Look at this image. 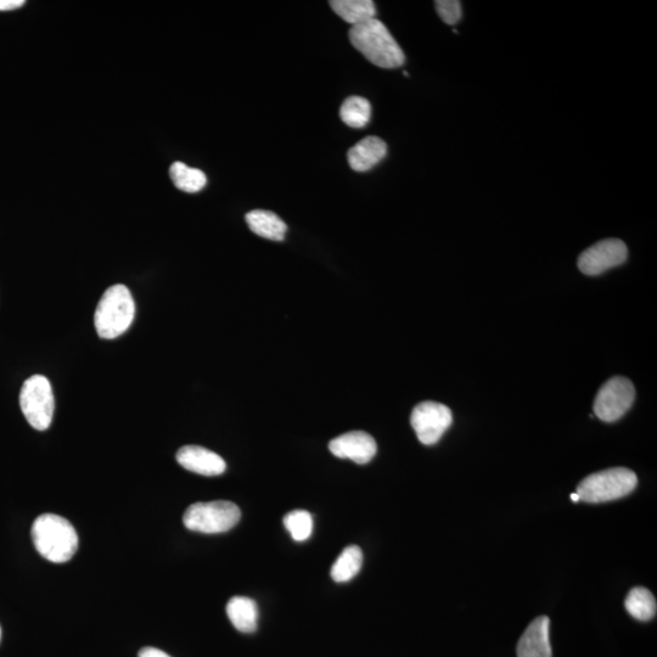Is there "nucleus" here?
Segmentation results:
<instances>
[{
    "label": "nucleus",
    "instance_id": "f257e3e1",
    "mask_svg": "<svg viewBox=\"0 0 657 657\" xmlns=\"http://www.w3.org/2000/svg\"><path fill=\"white\" fill-rule=\"evenodd\" d=\"M348 37L352 46L362 53L365 59L381 69H397L406 61L400 44L383 22L376 18L352 26Z\"/></svg>",
    "mask_w": 657,
    "mask_h": 657
},
{
    "label": "nucleus",
    "instance_id": "f03ea898",
    "mask_svg": "<svg viewBox=\"0 0 657 657\" xmlns=\"http://www.w3.org/2000/svg\"><path fill=\"white\" fill-rule=\"evenodd\" d=\"M37 552L54 564H64L78 549V535L69 520L55 514L38 516L32 526Z\"/></svg>",
    "mask_w": 657,
    "mask_h": 657
},
{
    "label": "nucleus",
    "instance_id": "7ed1b4c3",
    "mask_svg": "<svg viewBox=\"0 0 657 657\" xmlns=\"http://www.w3.org/2000/svg\"><path fill=\"white\" fill-rule=\"evenodd\" d=\"M136 316V302L126 285L110 286L104 292L94 314L100 339L112 340L126 333Z\"/></svg>",
    "mask_w": 657,
    "mask_h": 657
},
{
    "label": "nucleus",
    "instance_id": "20e7f679",
    "mask_svg": "<svg viewBox=\"0 0 657 657\" xmlns=\"http://www.w3.org/2000/svg\"><path fill=\"white\" fill-rule=\"evenodd\" d=\"M638 485L637 475L626 468H614L589 475L577 487L580 501L604 503L628 496Z\"/></svg>",
    "mask_w": 657,
    "mask_h": 657
},
{
    "label": "nucleus",
    "instance_id": "39448f33",
    "mask_svg": "<svg viewBox=\"0 0 657 657\" xmlns=\"http://www.w3.org/2000/svg\"><path fill=\"white\" fill-rule=\"evenodd\" d=\"M241 519L237 504L227 501L195 503L185 511L184 526L190 531L216 535L232 530Z\"/></svg>",
    "mask_w": 657,
    "mask_h": 657
},
{
    "label": "nucleus",
    "instance_id": "423d86ee",
    "mask_svg": "<svg viewBox=\"0 0 657 657\" xmlns=\"http://www.w3.org/2000/svg\"><path fill=\"white\" fill-rule=\"evenodd\" d=\"M20 408L28 424L38 431H46L52 425L55 400L52 384L43 375H32L20 392Z\"/></svg>",
    "mask_w": 657,
    "mask_h": 657
},
{
    "label": "nucleus",
    "instance_id": "0eeeda50",
    "mask_svg": "<svg viewBox=\"0 0 657 657\" xmlns=\"http://www.w3.org/2000/svg\"><path fill=\"white\" fill-rule=\"evenodd\" d=\"M636 397L631 380L614 376L599 390L594 401V413L605 423H614L630 411Z\"/></svg>",
    "mask_w": 657,
    "mask_h": 657
},
{
    "label": "nucleus",
    "instance_id": "6e6552de",
    "mask_svg": "<svg viewBox=\"0 0 657 657\" xmlns=\"http://www.w3.org/2000/svg\"><path fill=\"white\" fill-rule=\"evenodd\" d=\"M451 409L437 402H423L413 409L411 424L418 440L425 446L435 445L452 425Z\"/></svg>",
    "mask_w": 657,
    "mask_h": 657
},
{
    "label": "nucleus",
    "instance_id": "1a4fd4ad",
    "mask_svg": "<svg viewBox=\"0 0 657 657\" xmlns=\"http://www.w3.org/2000/svg\"><path fill=\"white\" fill-rule=\"evenodd\" d=\"M628 250L619 239H606L589 247L578 258V268L586 275H599L625 263Z\"/></svg>",
    "mask_w": 657,
    "mask_h": 657
},
{
    "label": "nucleus",
    "instance_id": "9d476101",
    "mask_svg": "<svg viewBox=\"0 0 657 657\" xmlns=\"http://www.w3.org/2000/svg\"><path fill=\"white\" fill-rule=\"evenodd\" d=\"M329 449L335 457L350 459L359 465L368 464L378 452L374 438L364 431L347 432L334 438Z\"/></svg>",
    "mask_w": 657,
    "mask_h": 657
},
{
    "label": "nucleus",
    "instance_id": "9b49d317",
    "mask_svg": "<svg viewBox=\"0 0 657 657\" xmlns=\"http://www.w3.org/2000/svg\"><path fill=\"white\" fill-rule=\"evenodd\" d=\"M176 458L182 468L202 476L222 475L227 469L221 456L200 446H184L179 449Z\"/></svg>",
    "mask_w": 657,
    "mask_h": 657
},
{
    "label": "nucleus",
    "instance_id": "f8f14e48",
    "mask_svg": "<svg viewBox=\"0 0 657 657\" xmlns=\"http://www.w3.org/2000/svg\"><path fill=\"white\" fill-rule=\"evenodd\" d=\"M550 621L547 616L538 617L520 639L519 657H552V645L549 640Z\"/></svg>",
    "mask_w": 657,
    "mask_h": 657
},
{
    "label": "nucleus",
    "instance_id": "ddd939ff",
    "mask_svg": "<svg viewBox=\"0 0 657 657\" xmlns=\"http://www.w3.org/2000/svg\"><path fill=\"white\" fill-rule=\"evenodd\" d=\"M387 145L379 137H367L348 150V165L356 172H368L385 159Z\"/></svg>",
    "mask_w": 657,
    "mask_h": 657
},
{
    "label": "nucleus",
    "instance_id": "4468645a",
    "mask_svg": "<svg viewBox=\"0 0 657 657\" xmlns=\"http://www.w3.org/2000/svg\"><path fill=\"white\" fill-rule=\"evenodd\" d=\"M245 219L251 232L261 238L283 241L288 232V226L283 219L271 211L254 210L247 213Z\"/></svg>",
    "mask_w": 657,
    "mask_h": 657
},
{
    "label": "nucleus",
    "instance_id": "2eb2a0df",
    "mask_svg": "<svg viewBox=\"0 0 657 657\" xmlns=\"http://www.w3.org/2000/svg\"><path fill=\"white\" fill-rule=\"evenodd\" d=\"M227 615L239 632L254 633L258 626V608L255 600L234 597L227 605Z\"/></svg>",
    "mask_w": 657,
    "mask_h": 657
},
{
    "label": "nucleus",
    "instance_id": "dca6fc26",
    "mask_svg": "<svg viewBox=\"0 0 657 657\" xmlns=\"http://www.w3.org/2000/svg\"><path fill=\"white\" fill-rule=\"evenodd\" d=\"M329 5L336 15L352 26L375 19L376 7L372 0H331Z\"/></svg>",
    "mask_w": 657,
    "mask_h": 657
},
{
    "label": "nucleus",
    "instance_id": "f3484780",
    "mask_svg": "<svg viewBox=\"0 0 657 657\" xmlns=\"http://www.w3.org/2000/svg\"><path fill=\"white\" fill-rule=\"evenodd\" d=\"M625 606L634 619L639 621L647 622L656 616V599L647 588H633L627 595Z\"/></svg>",
    "mask_w": 657,
    "mask_h": 657
},
{
    "label": "nucleus",
    "instance_id": "a211bd4d",
    "mask_svg": "<svg viewBox=\"0 0 657 657\" xmlns=\"http://www.w3.org/2000/svg\"><path fill=\"white\" fill-rule=\"evenodd\" d=\"M170 176L174 185L185 193H198L207 184L206 174L198 168L189 167L183 162H174L170 168Z\"/></svg>",
    "mask_w": 657,
    "mask_h": 657
},
{
    "label": "nucleus",
    "instance_id": "6ab92c4d",
    "mask_svg": "<svg viewBox=\"0 0 657 657\" xmlns=\"http://www.w3.org/2000/svg\"><path fill=\"white\" fill-rule=\"evenodd\" d=\"M362 564V549L357 546L347 547L331 567V578L338 583L351 581L361 571Z\"/></svg>",
    "mask_w": 657,
    "mask_h": 657
},
{
    "label": "nucleus",
    "instance_id": "aec40b11",
    "mask_svg": "<svg viewBox=\"0 0 657 657\" xmlns=\"http://www.w3.org/2000/svg\"><path fill=\"white\" fill-rule=\"evenodd\" d=\"M340 117L348 127L364 128L372 117V105L367 99L352 95L341 105Z\"/></svg>",
    "mask_w": 657,
    "mask_h": 657
},
{
    "label": "nucleus",
    "instance_id": "412c9836",
    "mask_svg": "<svg viewBox=\"0 0 657 657\" xmlns=\"http://www.w3.org/2000/svg\"><path fill=\"white\" fill-rule=\"evenodd\" d=\"M284 526L294 541L305 542L312 535V515L306 510L291 511V513L285 515Z\"/></svg>",
    "mask_w": 657,
    "mask_h": 657
},
{
    "label": "nucleus",
    "instance_id": "4be33fe9",
    "mask_svg": "<svg viewBox=\"0 0 657 657\" xmlns=\"http://www.w3.org/2000/svg\"><path fill=\"white\" fill-rule=\"evenodd\" d=\"M438 16L447 25H456L462 19V4L458 0H438L435 3Z\"/></svg>",
    "mask_w": 657,
    "mask_h": 657
},
{
    "label": "nucleus",
    "instance_id": "5701e85b",
    "mask_svg": "<svg viewBox=\"0 0 657 657\" xmlns=\"http://www.w3.org/2000/svg\"><path fill=\"white\" fill-rule=\"evenodd\" d=\"M24 4V0H0V11L19 9Z\"/></svg>",
    "mask_w": 657,
    "mask_h": 657
},
{
    "label": "nucleus",
    "instance_id": "b1692460",
    "mask_svg": "<svg viewBox=\"0 0 657 657\" xmlns=\"http://www.w3.org/2000/svg\"><path fill=\"white\" fill-rule=\"evenodd\" d=\"M138 657H171L165 651L156 648H144L139 651Z\"/></svg>",
    "mask_w": 657,
    "mask_h": 657
},
{
    "label": "nucleus",
    "instance_id": "393cba45",
    "mask_svg": "<svg viewBox=\"0 0 657 657\" xmlns=\"http://www.w3.org/2000/svg\"><path fill=\"white\" fill-rule=\"evenodd\" d=\"M571 501L572 502H580V496H578L577 493H572L571 494Z\"/></svg>",
    "mask_w": 657,
    "mask_h": 657
},
{
    "label": "nucleus",
    "instance_id": "a878e982",
    "mask_svg": "<svg viewBox=\"0 0 657 657\" xmlns=\"http://www.w3.org/2000/svg\"><path fill=\"white\" fill-rule=\"evenodd\" d=\"M0 638H2V630H0Z\"/></svg>",
    "mask_w": 657,
    "mask_h": 657
}]
</instances>
